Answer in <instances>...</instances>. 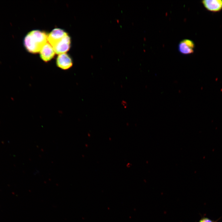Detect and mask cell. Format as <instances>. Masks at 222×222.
<instances>
[{"label": "cell", "instance_id": "6da1fadb", "mask_svg": "<svg viewBox=\"0 0 222 222\" xmlns=\"http://www.w3.org/2000/svg\"><path fill=\"white\" fill-rule=\"evenodd\" d=\"M47 35L45 32L34 30L25 36L24 44L27 51L32 53L39 52L43 47L47 43Z\"/></svg>", "mask_w": 222, "mask_h": 222}, {"label": "cell", "instance_id": "7a4b0ae2", "mask_svg": "<svg viewBox=\"0 0 222 222\" xmlns=\"http://www.w3.org/2000/svg\"><path fill=\"white\" fill-rule=\"evenodd\" d=\"M71 42V38L68 34L52 47L55 53L59 55L66 52L70 48Z\"/></svg>", "mask_w": 222, "mask_h": 222}, {"label": "cell", "instance_id": "3957f363", "mask_svg": "<svg viewBox=\"0 0 222 222\" xmlns=\"http://www.w3.org/2000/svg\"><path fill=\"white\" fill-rule=\"evenodd\" d=\"M67 35V33L63 30L60 28H55L48 35V43L52 47Z\"/></svg>", "mask_w": 222, "mask_h": 222}, {"label": "cell", "instance_id": "277c9868", "mask_svg": "<svg viewBox=\"0 0 222 222\" xmlns=\"http://www.w3.org/2000/svg\"><path fill=\"white\" fill-rule=\"evenodd\" d=\"M56 64L60 69L67 70L71 68L73 62L69 56L65 53L59 55L56 59Z\"/></svg>", "mask_w": 222, "mask_h": 222}, {"label": "cell", "instance_id": "5b68a950", "mask_svg": "<svg viewBox=\"0 0 222 222\" xmlns=\"http://www.w3.org/2000/svg\"><path fill=\"white\" fill-rule=\"evenodd\" d=\"M195 47V44L192 41L188 39H184L179 43L178 49L182 54L188 55L194 52Z\"/></svg>", "mask_w": 222, "mask_h": 222}, {"label": "cell", "instance_id": "8992f818", "mask_svg": "<svg viewBox=\"0 0 222 222\" xmlns=\"http://www.w3.org/2000/svg\"><path fill=\"white\" fill-rule=\"evenodd\" d=\"M39 52L40 58L46 62L51 60L55 53L53 47L48 42L43 47Z\"/></svg>", "mask_w": 222, "mask_h": 222}, {"label": "cell", "instance_id": "52a82bcc", "mask_svg": "<svg viewBox=\"0 0 222 222\" xmlns=\"http://www.w3.org/2000/svg\"><path fill=\"white\" fill-rule=\"evenodd\" d=\"M202 3L208 10L213 12H219L222 9V0H205Z\"/></svg>", "mask_w": 222, "mask_h": 222}, {"label": "cell", "instance_id": "ba28073f", "mask_svg": "<svg viewBox=\"0 0 222 222\" xmlns=\"http://www.w3.org/2000/svg\"><path fill=\"white\" fill-rule=\"evenodd\" d=\"M198 222H215V221L206 217H204L200 220Z\"/></svg>", "mask_w": 222, "mask_h": 222}]
</instances>
